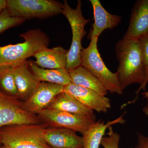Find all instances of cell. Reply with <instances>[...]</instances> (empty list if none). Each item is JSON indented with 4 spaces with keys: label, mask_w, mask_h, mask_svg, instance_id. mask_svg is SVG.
I'll return each mask as SVG.
<instances>
[{
    "label": "cell",
    "mask_w": 148,
    "mask_h": 148,
    "mask_svg": "<svg viewBox=\"0 0 148 148\" xmlns=\"http://www.w3.org/2000/svg\"><path fill=\"white\" fill-rule=\"evenodd\" d=\"M64 92L93 112L106 113L111 108L110 100L106 96L72 83L64 86Z\"/></svg>",
    "instance_id": "9c48e42d"
},
{
    "label": "cell",
    "mask_w": 148,
    "mask_h": 148,
    "mask_svg": "<svg viewBox=\"0 0 148 148\" xmlns=\"http://www.w3.org/2000/svg\"><path fill=\"white\" fill-rule=\"evenodd\" d=\"M98 38L90 39L89 45L83 49L81 54V66L88 70L112 94L122 95V89L116 73L111 72L104 63L98 51Z\"/></svg>",
    "instance_id": "277c9868"
},
{
    "label": "cell",
    "mask_w": 148,
    "mask_h": 148,
    "mask_svg": "<svg viewBox=\"0 0 148 148\" xmlns=\"http://www.w3.org/2000/svg\"><path fill=\"white\" fill-rule=\"evenodd\" d=\"M1 145H2V143H1V140H0V148H1V147H2Z\"/></svg>",
    "instance_id": "83f0119b"
},
{
    "label": "cell",
    "mask_w": 148,
    "mask_h": 148,
    "mask_svg": "<svg viewBox=\"0 0 148 148\" xmlns=\"http://www.w3.org/2000/svg\"><path fill=\"white\" fill-rule=\"evenodd\" d=\"M25 19L12 16L6 8L0 13V34L23 23Z\"/></svg>",
    "instance_id": "44dd1931"
},
{
    "label": "cell",
    "mask_w": 148,
    "mask_h": 148,
    "mask_svg": "<svg viewBox=\"0 0 148 148\" xmlns=\"http://www.w3.org/2000/svg\"><path fill=\"white\" fill-rule=\"evenodd\" d=\"M123 38L140 40L148 38V0L135 2L131 11L129 25Z\"/></svg>",
    "instance_id": "8fae6325"
},
{
    "label": "cell",
    "mask_w": 148,
    "mask_h": 148,
    "mask_svg": "<svg viewBox=\"0 0 148 148\" xmlns=\"http://www.w3.org/2000/svg\"><path fill=\"white\" fill-rule=\"evenodd\" d=\"M47 108L85 116H95L93 111L87 109L75 98L64 92L57 95Z\"/></svg>",
    "instance_id": "d6986e66"
},
{
    "label": "cell",
    "mask_w": 148,
    "mask_h": 148,
    "mask_svg": "<svg viewBox=\"0 0 148 148\" xmlns=\"http://www.w3.org/2000/svg\"><path fill=\"white\" fill-rule=\"evenodd\" d=\"M143 112L146 115L148 116V102L145 106L143 107Z\"/></svg>",
    "instance_id": "484cf974"
},
{
    "label": "cell",
    "mask_w": 148,
    "mask_h": 148,
    "mask_svg": "<svg viewBox=\"0 0 148 148\" xmlns=\"http://www.w3.org/2000/svg\"><path fill=\"white\" fill-rule=\"evenodd\" d=\"M42 123L38 116L25 110L23 102L0 90V129L9 125Z\"/></svg>",
    "instance_id": "52a82bcc"
},
{
    "label": "cell",
    "mask_w": 148,
    "mask_h": 148,
    "mask_svg": "<svg viewBox=\"0 0 148 148\" xmlns=\"http://www.w3.org/2000/svg\"><path fill=\"white\" fill-rule=\"evenodd\" d=\"M108 136L103 137L101 145L104 148H119L120 135L114 131L112 126L108 129Z\"/></svg>",
    "instance_id": "603a6c76"
},
{
    "label": "cell",
    "mask_w": 148,
    "mask_h": 148,
    "mask_svg": "<svg viewBox=\"0 0 148 148\" xmlns=\"http://www.w3.org/2000/svg\"><path fill=\"white\" fill-rule=\"evenodd\" d=\"M29 66L31 71L40 82L50 83L64 86L71 83L69 72L66 69H42L33 61L29 62Z\"/></svg>",
    "instance_id": "ac0fdd59"
},
{
    "label": "cell",
    "mask_w": 148,
    "mask_h": 148,
    "mask_svg": "<svg viewBox=\"0 0 148 148\" xmlns=\"http://www.w3.org/2000/svg\"><path fill=\"white\" fill-rule=\"evenodd\" d=\"M45 123L9 125L0 129V140L6 148H51L42 134Z\"/></svg>",
    "instance_id": "3957f363"
},
{
    "label": "cell",
    "mask_w": 148,
    "mask_h": 148,
    "mask_svg": "<svg viewBox=\"0 0 148 148\" xmlns=\"http://www.w3.org/2000/svg\"><path fill=\"white\" fill-rule=\"evenodd\" d=\"M124 114L113 120L105 123L101 120L95 121L90 125L83 135V148H99L101 141L106 130L110 126L116 124H124L125 120L123 118Z\"/></svg>",
    "instance_id": "2e32d148"
},
{
    "label": "cell",
    "mask_w": 148,
    "mask_h": 148,
    "mask_svg": "<svg viewBox=\"0 0 148 148\" xmlns=\"http://www.w3.org/2000/svg\"><path fill=\"white\" fill-rule=\"evenodd\" d=\"M42 136L51 148H83L82 137L71 130L47 127L44 130Z\"/></svg>",
    "instance_id": "7c38bea8"
},
{
    "label": "cell",
    "mask_w": 148,
    "mask_h": 148,
    "mask_svg": "<svg viewBox=\"0 0 148 148\" xmlns=\"http://www.w3.org/2000/svg\"><path fill=\"white\" fill-rule=\"evenodd\" d=\"M68 51L61 46L47 48L34 55L36 58L34 63L42 69H66Z\"/></svg>",
    "instance_id": "9a60e30c"
},
{
    "label": "cell",
    "mask_w": 148,
    "mask_h": 148,
    "mask_svg": "<svg viewBox=\"0 0 148 148\" xmlns=\"http://www.w3.org/2000/svg\"><path fill=\"white\" fill-rule=\"evenodd\" d=\"M17 89L16 98L24 102L34 93L40 82L35 77L26 61L12 68Z\"/></svg>",
    "instance_id": "4fadbf2b"
},
{
    "label": "cell",
    "mask_w": 148,
    "mask_h": 148,
    "mask_svg": "<svg viewBox=\"0 0 148 148\" xmlns=\"http://www.w3.org/2000/svg\"><path fill=\"white\" fill-rule=\"evenodd\" d=\"M63 6L64 3L54 0H7L6 9L12 16L26 20L58 15Z\"/></svg>",
    "instance_id": "8992f818"
},
{
    "label": "cell",
    "mask_w": 148,
    "mask_h": 148,
    "mask_svg": "<svg viewBox=\"0 0 148 148\" xmlns=\"http://www.w3.org/2000/svg\"><path fill=\"white\" fill-rule=\"evenodd\" d=\"M93 9L94 22L87 38H98L104 30L112 29L121 22V16L112 14L106 10L99 0H90Z\"/></svg>",
    "instance_id": "5bb4252c"
},
{
    "label": "cell",
    "mask_w": 148,
    "mask_h": 148,
    "mask_svg": "<svg viewBox=\"0 0 148 148\" xmlns=\"http://www.w3.org/2000/svg\"><path fill=\"white\" fill-rule=\"evenodd\" d=\"M0 90L7 95L16 97L17 87L12 68L0 69Z\"/></svg>",
    "instance_id": "ffe728a7"
},
{
    "label": "cell",
    "mask_w": 148,
    "mask_h": 148,
    "mask_svg": "<svg viewBox=\"0 0 148 148\" xmlns=\"http://www.w3.org/2000/svg\"><path fill=\"white\" fill-rule=\"evenodd\" d=\"M20 36L24 39L23 42L0 46V69L13 68L49 45V38L40 29L29 30Z\"/></svg>",
    "instance_id": "7a4b0ae2"
},
{
    "label": "cell",
    "mask_w": 148,
    "mask_h": 148,
    "mask_svg": "<svg viewBox=\"0 0 148 148\" xmlns=\"http://www.w3.org/2000/svg\"><path fill=\"white\" fill-rule=\"evenodd\" d=\"M138 143L135 148H148V136L137 132Z\"/></svg>",
    "instance_id": "cb8c5ba5"
},
{
    "label": "cell",
    "mask_w": 148,
    "mask_h": 148,
    "mask_svg": "<svg viewBox=\"0 0 148 148\" xmlns=\"http://www.w3.org/2000/svg\"><path fill=\"white\" fill-rule=\"evenodd\" d=\"M140 43V47L142 51V55L144 60V64L146 68V77L145 82L142 85L140 86L139 88L135 92L136 96L134 100L130 101V103H134L138 100L139 94L141 90L146 91V87L148 83V38L139 40Z\"/></svg>",
    "instance_id": "7402d4cb"
},
{
    "label": "cell",
    "mask_w": 148,
    "mask_h": 148,
    "mask_svg": "<svg viewBox=\"0 0 148 148\" xmlns=\"http://www.w3.org/2000/svg\"><path fill=\"white\" fill-rule=\"evenodd\" d=\"M141 95L143 96V98H147V99H148V91H145L143 92V93H142Z\"/></svg>",
    "instance_id": "4316f807"
},
{
    "label": "cell",
    "mask_w": 148,
    "mask_h": 148,
    "mask_svg": "<svg viewBox=\"0 0 148 148\" xmlns=\"http://www.w3.org/2000/svg\"><path fill=\"white\" fill-rule=\"evenodd\" d=\"M119 66L116 72L122 89L136 83L142 85L146 79V68L138 40L123 38L116 45Z\"/></svg>",
    "instance_id": "6da1fadb"
},
{
    "label": "cell",
    "mask_w": 148,
    "mask_h": 148,
    "mask_svg": "<svg viewBox=\"0 0 148 148\" xmlns=\"http://www.w3.org/2000/svg\"><path fill=\"white\" fill-rule=\"evenodd\" d=\"M7 0H0V13L6 8Z\"/></svg>",
    "instance_id": "d4e9b609"
},
{
    "label": "cell",
    "mask_w": 148,
    "mask_h": 148,
    "mask_svg": "<svg viewBox=\"0 0 148 148\" xmlns=\"http://www.w3.org/2000/svg\"><path fill=\"white\" fill-rule=\"evenodd\" d=\"M38 116L48 127L66 128L82 135L96 121L95 116H85L50 108L42 111Z\"/></svg>",
    "instance_id": "ba28073f"
},
{
    "label": "cell",
    "mask_w": 148,
    "mask_h": 148,
    "mask_svg": "<svg viewBox=\"0 0 148 148\" xmlns=\"http://www.w3.org/2000/svg\"><path fill=\"white\" fill-rule=\"evenodd\" d=\"M72 83L106 96L108 91L102 83L88 70L81 66L69 71Z\"/></svg>",
    "instance_id": "e0dca14e"
},
{
    "label": "cell",
    "mask_w": 148,
    "mask_h": 148,
    "mask_svg": "<svg viewBox=\"0 0 148 148\" xmlns=\"http://www.w3.org/2000/svg\"><path fill=\"white\" fill-rule=\"evenodd\" d=\"M0 148H6L5 147H4V146H3L2 147H1Z\"/></svg>",
    "instance_id": "f1b7e54d"
},
{
    "label": "cell",
    "mask_w": 148,
    "mask_h": 148,
    "mask_svg": "<svg viewBox=\"0 0 148 148\" xmlns=\"http://www.w3.org/2000/svg\"><path fill=\"white\" fill-rule=\"evenodd\" d=\"M64 86L40 82L36 89L27 100L23 102L25 110L36 115L47 108L56 97L64 92Z\"/></svg>",
    "instance_id": "30bf717a"
},
{
    "label": "cell",
    "mask_w": 148,
    "mask_h": 148,
    "mask_svg": "<svg viewBox=\"0 0 148 148\" xmlns=\"http://www.w3.org/2000/svg\"><path fill=\"white\" fill-rule=\"evenodd\" d=\"M82 3L77 1L75 8H72L67 1H64L61 14L65 16L71 26L72 40L71 47L67 55L66 69L68 72L81 66V54L83 49L82 42L87 32L85 30L86 24L90 19L84 18L83 15Z\"/></svg>",
    "instance_id": "5b68a950"
}]
</instances>
